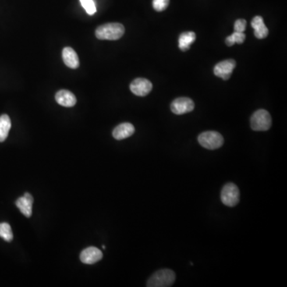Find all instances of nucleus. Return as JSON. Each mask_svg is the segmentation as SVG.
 Wrapping results in <instances>:
<instances>
[{
	"label": "nucleus",
	"instance_id": "nucleus-15",
	"mask_svg": "<svg viewBox=\"0 0 287 287\" xmlns=\"http://www.w3.org/2000/svg\"><path fill=\"white\" fill-rule=\"evenodd\" d=\"M196 34L194 32H185L180 35L179 47L182 51H189L191 45L196 40Z\"/></svg>",
	"mask_w": 287,
	"mask_h": 287
},
{
	"label": "nucleus",
	"instance_id": "nucleus-8",
	"mask_svg": "<svg viewBox=\"0 0 287 287\" xmlns=\"http://www.w3.org/2000/svg\"><path fill=\"white\" fill-rule=\"evenodd\" d=\"M153 89V84L150 81L146 79H135L133 82L131 83L130 90L135 95L139 96V97H145L148 95L151 92Z\"/></svg>",
	"mask_w": 287,
	"mask_h": 287
},
{
	"label": "nucleus",
	"instance_id": "nucleus-18",
	"mask_svg": "<svg viewBox=\"0 0 287 287\" xmlns=\"http://www.w3.org/2000/svg\"><path fill=\"white\" fill-rule=\"evenodd\" d=\"M0 237L7 242H11L13 239V232L11 226L8 223L0 224Z\"/></svg>",
	"mask_w": 287,
	"mask_h": 287
},
{
	"label": "nucleus",
	"instance_id": "nucleus-19",
	"mask_svg": "<svg viewBox=\"0 0 287 287\" xmlns=\"http://www.w3.org/2000/svg\"><path fill=\"white\" fill-rule=\"evenodd\" d=\"M80 2L88 15H93L97 12V8L93 0H80Z\"/></svg>",
	"mask_w": 287,
	"mask_h": 287
},
{
	"label": "nucleus",
	"instance_id": "nucleus-4",
	"mask_svg": "<svg viewBox=\"0 0 287 287\" xmlns=\"http://www.w3.org/2000/svg\"><path fill=\"white\" fill-rule=\"evenodd\" d=\"M272 124L270 114L267 110H259L250 118V127L254 131H267Z\"/></svg>",
	"mask_w": 287,
	"mask_h": 287
},
{
	"label": "nucleus",
	"instance_id": "nucleus-6",
	"mask_svg": "<svg viewBox=\"0 0 287 287\" xmlns=\"http://www.w3.org/2000/svg\"><path fill=\"white\" fill-rule=\"evenodd\" d=\"M194 108V102L189 97H179L175 99L171 104V110L176 115H182L192 112Z\"/></svg>",
	"mask_w": 287,
	"mask_h": 287
},
{
	"label": "nucleus",
	"instance_id": "nucleus-5",
	"mask_svg": "<svg viewBox=\"0 0 287 287\" xmlns=\"http://www.w3.org/2000/svg\"><path fill=\"white\" fill-rule=\"evenodd\" d=\"M239 190L235 184L228 183L224 185L221 192V200L224 205L235 207L239 203Z\"/></svg>",
	"mask_w": 287,
	"mask_h": 287
},
{
	"label": "nucleus",
	"instance_id": "nucleus-13",
	"mask_svg": "<svg viewBox=\"0 0 287 287\" xmlns=\"http://www.w3.org/2000/svg\"><path fill=\"white\" fill-rule=\"evenodd\" d=\"M62 59L65 65L72 69H77L79 66L78 54L71 47H65L62 51Z\"/></svg>",
	"mask_w": 287,
	"mask_h": 287
},
{
	"label": "nucleus",
	"instance_id": "nucleus-17",
	"mask_svg": "<svg viewBox=\"0 0 287 287\" xmlns=\"http://www.w3.org/2000/svg\"><path fill=\"white\" fill-rule=\"evenodd\" d=\"M245 39H246V35H245L243 32L235 31L233 34L228 36V37L226 39V44H227L228 47H232L235 43L242 44V43L244 42Z\"/></svg>",
	"mask_w": 287,
	"mask_h": 287
},
{
	"label": "nucleus",
	"instance_id": "nucleus-1",
	"mask_svg": "<svg viewBox=\"0 0 287 287\" xmlns=\"http://www.w3.org/2000/svg\"><path fill=\"white\" fill-rule=\"evenodd\" d=\"M125 34V27L121 23H107L96 29V37L101 40H118Z\"/></svg>",
	"mask_w": 287,
	"mask_h": 287
},
{
	"label": "nucleus",
	"instance_id": "nucleus-9",
	"mask_svg": "<svg viewBox=\"0 0 287 287\" xmlns=\"http://www.w3.org/2000/svg\"><path fill=\"white\" fill-rule=\"evenodd\" d=\"M102 257L101 250L94 246H90L82 250L80 255V260L85 264L92 265L100 261Z\"/></svg>",
	"mask_w": 287,
	"mask_h": 287
},
{
	"label": "nucleus",
	"instance_id": "nucleus-12",
	"mask_svg": "<svg viewBox=\"0 0 287 287\" xmlns=\"http://www.w3.org/2000/svg\"><path fill=\"white\" fill-rule=\"evenodd\" d=\"M55 100L58 104L64 107H73L77 103V98L75 94L69 90H65L58 91L55 95Z\"/></svg>",
	"mask_w": 287,
	"mask_h": 287
},
{
	"label": "nucleus",
	"instance_id": "nucleus-21",
	"mask_svg": "<svg viewBox=\"0 0 287 287\" xmlns=\"http://www.w3.org/2000/svg\"><path fill=\"white\" fill-rule=\"evenodd\" d=\"M235 31L244 32L246 27V21L245 19H238L235 23Z\"/></svg>",
	"mask_w": 287,
	"mask_h": 287
},
{
	"label": "nucleus",
	"instance_id": "nucleus-20",
	"mask_svg": "<svg viewBox=\"0 0 287 287\" xmlns=\"http://www.w3.org/2000/svg\"><path fill=\"white\" fill-rule=\"evenodd\" d=\"M170 0H153V8L157 12H163L164 10H166L169 5Z\"/></svg>",
	"mask_w": 287,
	"mask_h": 287
},
{
	"label": "nucleus",
	"instance_id": "nucleus-10",
	"mask_svg": "<svg viewBox=\"0 0 287 287\" xmlns=\"http://www.w3.org/2000/svg\"><path fill=\"white\" fill-rule=\"evenodd\" d=\"M34 203V198L31 194L26 192L23 197H20L16 200V206L20 210L21 212L24 214L25 217L30 218L32 216V206Z\"/></svg>",
	"mask_w": 287,
	"mask_h": 287
},
{
	"label": "nucleus",
	"instance_id": "nucleus-3",
	"mask_svg": "<svg viewBox=\"0 0 287 287\" xmlns=\"http://www.w3.org/2000/svg\"><path fill=\"white\" fill-rule=\"evenodd\" d=\"M200 146L207 150H214L220 149L224 145V137L220 132L216 131H207L202 132L198 137Z\"/></svg>",
	"mask_w": 287,
	"mask_h": 287
},
{
	"label": "nucleus",
	"instance_id": "nucleus-16",
	"mask_svg": "<svg viewBox=\"0 0 287 287\" xmlns=\"http://www.w3.org/2000/svg\"><path fill=\"white\" fill-rule=\"evenodd\" d=\"M12 127V121L7 114L0 116V142L4 141L8 137L10 129Z\"/></svg>",
	"mask_w": 287,
	"mask_h": 287
},
{
	"label": "nucleus",
	"instance_id": "nucleus-2",
	"mask_svg": "<svg viewBox=\"0 0 287 287\" xmlns=\"http://www.w3.org/2000/svg\"><path fill=\"white\" fill-rule=\"evenodd\" d=\"M175 280L174 271L169 269H163L154 273L148 280V287H168L172 285Z\"/></svg>",
	"mask_w": 287,
	"mask_h": 287
},
{
	"label": "nucleus",
	"instance_id": "nucleus-14",
	"mask_svg": "<svg viewBox=\"0 0 287 287\" xmlns=\"http://www.w3.org/2000/svg\"><path fill=\"white\" fill-rule=\"evenodd\" d=\"M252 26L255 30V36L259 40H263L267 38L269 30L264 24L263 19L261 16H256L252 21Z\"/></svg>",
	"mask_w": 287,
	"mask_h": 287
},
{
	"label": "nucleus",
	"instance_id": "nucleus-7",
	"mask_svg": "<svg viewBox=\"0 0 287 287\" xmlns=\"http://www.w3.org/2000/svg\"><path fill=\"white\" fill-rule=\"evenodd\" d=\"M235 65L236 63L233 59L224 60L214 66V74L220 79L225 81L228 80L235 68Z\"/></svg>",
	"mask_w": 287,
	"mask_h": 287
},
{
	"label": "nucleus",
	"instance_id": "nucleus-11",
	"mask_svg": "<svg viewBox=\"0 0 287 287\" xmlns=\"http://www.w3.org/2000/svg\"><path fill=\"white\" fill-rule=\"evenodd\" d=\"M135 132V128L132 124L122 123L116 127L113 131V136L116 140H121L132 136Z\"/></svg>",
	"mask_w": 287,
	"mask_h": 287
}]
</instances>
